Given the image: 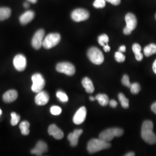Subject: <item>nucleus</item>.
Returning a JSON list of instances; mask_svg holds the SVG:
<instances>
[{
    "mask_svg": "<svg viewBox=\"0 0 156 156\" xmlns=\"http://www.w3.org/2000/svg\"><path fill=\"white\" fill-rule=\"evenodd\" d=\"M90 13L86 9L78 8L75 9L71 13V18L76 22H80L87 20L89 18Z\"/></svg>",
    "mask_w": 156,
    "mask_h": 156,
    "instance_id": "6e6552de",
    "label": "nucleus"
},
{
    "mask_svg": "<svg viewBox=\"0 0 156 156\" xmlns=\"http://www.w3.org/2000/svg\"><path fill=\"white\" fill-rule=\"evenodd\" d=\"M60 40L61 36L59 34H49L44 39L42 46L46 49H49L58 44Z\"/></svg>",
    "mask_w": 156,
    "mask_h": 156,
    "instance_id": "39448f33",
    "label": "nucleus"
},
{
    "mask_svg": "<svg viewBox=\"0 0 156 156\" xmlns=\"http://www.w3.org/2000/svg\"><path fill=\"white\" fill-rule=\"evenodd\" d=\"M95 100L98 101L101 106H106L109 102V97L104 94H98L95 97Z\"/></svg>",
    "mask_w": 156,
    "mask_h": 156,
    "instance_id": "4be33fe9",
    "label": "nucleus"
},
{
    "mask_svg": "<svg viewBox=\"0 0 156 156\" xmlns=\"http://www.w3.org/2000/svg\"><path fill=\"white\" fill-rule=\"evenodd\" d=\"M48 145L43 142V141H39L35 147L31 151V153L37 156H42L44 153L48 151Z\"/></svg>",
    "mask_w": 156,
    "mask_h": 156,
    "instance_id": "ddd939ff",
    "label": "nucleus"
},
{
    "mask_svg": "<svg viewBox=\"0 0 156 156\" xmlns=\"http://www.w3.org/2000/svg\"><path fill=\"white\" fill-rule=\"evenodd\" d=\"M35 16V13L32 11H27L25 12L20 16L19 18V21L23 25L28 24L31 22Z\"/></svg>",
    "mask_w": 156,
    "mask_h": 156,
    "instance_id": "a211bd4d",
    "label": "nucleus"
},
{
    "mask_svg": "<svg viewBox=\"0 0 156 156\" xmlns=\"http://www.w3.org/2000/svg\"><path fill=\"white\" fill-rule=\"evenodd\" d=\"M124 134L123 129L119 128H111L102 131L99 135V138L107 142L111 141L115 137L122 136Z\"/></svg>",
    "mask_w": 156,
    "mask_h": 156,
    "instance_id": "7ed1b4c3",
    "label": "nucleus"
},
{
    "mask_svg": "<svg viewBox=\"0 0 156 156\" xmlns=\"http://www.w3.org/2000/svg\"><path fill=\"white\" fill-rule=\"evenodd\" d=\"M28 2H30L31 3H33V4H35L38 0H27Z\"/></svg>",
    "mask_w": 156,
    "mask_h": 156,
    "instance_id": "37998d69",
    "label": "nucleus"
},
{
    "mask_svg": "<svg viewBox=\"0 0 156 156\" xmlns=\"http://www.w3.org/2000/svg\"><path fill=\"white\" fill-rule=\"evenodd\" d=\"M56 70L58 73H63L68 76H72L75 74L76 69L73 64L67 62H60L56 66Z\"/></svg>",
    "mask_w": 156,
    "mask_h": 156,
    "instance_id": "0eeeda50",
    "label": "nucleus"
},
{
    "mask_svg": "<svg viewBox=\"0 0 156 156\" xmlns=\"http://www.w3.org/2000/svg\"><path fill=\"white\" fill-rule=\"evenodd\" d=\"M132 49H133V50L135 56L138 55H140V53H141L140 51L142 50V48H141V46H140V44H136V43L134 44V45H133Z\"/></svg>",
    "mask_w": 156,
    "mask_h": 156,
    "instance_id": "473e14b6",
    "label": "nucleus"
},
{
    "mask_svg": "<svg viewBox=\"0 0 156 156\" xmlns=\"http://www.w3.org/2000/svg\"><path fill=\"white\" fill-rule=\"evenodd\" d=\"M18 97V93L15 90H10L3 95V101L6 103H11L16 100Z\"/></svg>",
    "mask_w": 156,
    "mask_h": 156,
    "instance_id": "f3484780",
    "label": "nucleus"
},
{
    "mask_svg": "<svg viewBox=\"0 0 156 156\" xmlns=\"http://www.w3.org/2000/svg\"><path fill=\"white\" fill-rule=\"evenodd\" d=\"M98 42L99 43V44L104 46L105 45L108 44L109 42V37L106 34H102L100 35L98 38Z\"/></svg>",
    "mask_w": 156,
    "mask_h": 156,
    "instance_id": "393cba45",
    "label": "nucleus"
},
{
    "mask_svg": "<svg viewBox=\"0 0 156 156\" xmlns=\"http://www.w3.org/2000/svg\"><path fill=\"white\" fill-rule=\"evenodd\" d=\"M95 100V98H94V97H92V96H91V97H90V100L91 101H94Z\"/></svg>",
    "mask_w": 156,
    "mask_h": 156,
    "instance_id": "a18cd8bd",
    "label": "nucleus"
},
{
    "mask_svg": "<svg viewBox=\"0 0 156 156\" xmlns=\"http://www.w3.org/2000/svg\"><path fill=\"white\" fill-rule=\"evenodd\" d=\"M125 156H135V153L133 152H129L127 153L126 154H125Z\"/></svg>",
    "mask_w": 156,
    "mask_h": 156,
    "instance_id": "79ce46f5",
    "label": "nucleus"
},
{
    "mask_svg": "<svg viewBox=\"0 0 156 156\" xmlns=\"http://www.w3.org/2000/svg\"><path fill=\"white\" fill-rule=\"evenodd\" d=\"M144 55L146 57H149L156 53V44H151L145 47L144 49Z\"/></svg>",
    "mask_w": 156,
    "mask_h": 156,
    "instance_id": "aec40b11",
    "label": "nucleus"
},
{
    "mask_svg": "<svg viewBox=\"0 0 156 156\" xmlns=\"http://www.w3.org/2000/svg\"><path fill=\"white\" fill-rule=\"evenodd\" d=\"M11 123L12 126H16L20 121V117L19 115H18L15 112H12L11 113Z\"/></svg>",
    "mask_w": 156,
    "mask_h": 156,
    "instance_id": "a878e982",
    "label": "nucleus"
},
{
    "mask_svg": "<svg viewBox=\"0 0 156 156\" xmlns=\"http://www.w3.org/2000/svg\"><path fill=\"white\" fill-rule=\"evenodd\" d=\"M87 57L90 62L95 65H100L104 61L102 52L96 47H92L87 51Z\"/></svg>",
    "mask_w": 156,
    "mask_h": 156,
    "instance_id": "20e7f679",
    "label": "nucleus"
},
{
    "mask_svg": "<svg viewBox=\"0 0 156 156\" xmlns=\"http://www.w3.org/2000/svg\"><path fill=\"white\" fill-rule=\"evenodd\" d=\"M104 50L105 52H108V51H109L110 50H111V48H110V46L109 45L106 44L105 46H104Z\"/></svg>",
    "mask_w": 156,
    "mask_h": 156,
    "instance_id": "58836bf2",
    "label": "nucleus"
},
{
    "mask_svg": "<svg viewBox=\"0 0 156 156\" xmlns=\"http://www.w3.org/2000/svg\"><path fill=\"white\" fill-rule=\"evenodd\" d=\"M48 133L52 135L56 140H62L64 137V133L55 124H51L48 128Z\"/></svg>",
    "mask_w": 156,
    "mask_h": 156,
    "instance_id": "dca6fc26",
    "label": "nucleus"
},
{
    "mask_svg": "<svg viewBox=\"0 0 156 156\" xmlns=\"http://www.w3.org/2000/svg\"><path fill=\"white\" fill-rule=\"evenodd\" d=\"M13 63L17 71H23L26 69L27 66L26 58L23 55H17L15 57Z\"/></svg>",
    "mask_w": 156,
    "mask_h": 156,
    "instance_id": "9d476101",
    "label": "nucleus"
},
{
    "mask_svg": "<svg viewBox=\"0 0 156 156\" xmlns=\"http://www.w3.org/2000/svg\"><path fill=\"white\" fill-rule=\"evenodd\" d=\"M126 50V46L124 45L121 46L119 48V51H120V52H125Z\"/></svg>",
    "mask_w": 156,
    "mask_h": 156,
    "instance_id": "ea45409f",
    "label": "nucleus"
},
{
    "mask_svg": "<svg viewBox=\"0 0 156 156\" xmlns=\"http://www.w3.org/2000/svg\"><path fill=\"white\" fill-rule=\"evenodd\" d=\"M87 111L84 106H82L78 109L73 117V122L75 124L79 125L83 123L86 119Z\"/></svg>",
    "mask_w": 156,
    "mask_h": 156,
    "instance_id": "9b49d317",
    "label": "nucleus"
},
{
    "mask_svg": "<svg viewBox=\"0 0 156 156\" xmlns=\"http://www.w3.org/2000/svg\"><path fill=\"white\" fill-rule=\"evenodd\" d=\"M105 1L111 3L113 5H118L121 2V0H105Z\"/></svg>",
    "mask_w": 156,
    "mask_h": 156,
    "instance_id": "72a5a7b5",
    "label": "nucleus"
},
{
    "mask_svg": "<svg viewBox=\"0 0 156 156\" xmlns=\"http://www.w3.org/2000/svg\"><path fill=\"white\" fill-rule=\"evenodd\" d=\"M151 109L153 112H154L155 114H156V102L152 104V105L151 106Z\"/></svg>",
    "mask_w": 156,
    "mask_h": 156,
    "instance_id": "4c0bfd02",
    "label": "nucleus"
},
{
    "mask_svg": "<svg viewBox=\"0 0 156 156\" xmlns=\"http://www.w3.org/2000/svg\"><path fill=\"white\" fill-rule=\"evenodd\" d=\"M118 98L123 108L127 109L129 107V101L126 96L123 93H119L118 95Z\"/></svg>",
    "mask_w": 156,
    "mask_h": 156,
    "instance_id": "b1692460",
    "label": "nucleus"
},
{
    "mask_svg": "<svg viewBox=\"0 0 156 156\" xmlns=\"http://www.w3.org/2000/svg\"><path fill=\"white\" fill-rule=\"evenodd\" d=\"M62 108L58 106H53L50 108V112L53 115L57 116L62 113Z\"/></svg>",
    "mask_w": 156,
    "mask_h": 156,
    "instance_id": "7c9ffc66",
    "label": "nucleus"
},
{
    "mask_svg": "<svg viewBox=\"0 0 156 156\" xmlns=\"http://www.w3.org/2000/svg\"><path fill=\"white\" fill-rule=\"evenodd\" d=\"M45 36V31L42 29L38 30L34 35L31 41V44L34 48L38 50L42 46Z\"/></svg>",
    "mask_w": 156,
    "mask_h": 156,
    "instance_id": "1a4fd4ad",
    "label": "nucleus"
},
{
    "mask_svg": "<svg viewBox=\"0 0 156 156\" xmlns=\"http://www.w3.org/2000/svg\"><path fill=\"white\" fill-rule=\"evenodd\" d=\"M11 15V10L9 8H0V21L8 19Z\"/></svg>",
    "mask_w": 156,
    "mask_h": 156,
    "instance_id": "412c9836",
    "label": "nucleus"
},
{
    "mask_svg": "<svg viewBox=\"0 0 156 156\" xmlns=\"http://www.w3.org/2000/svg\"><path fill=\"white\" fill-rule=\"evenodd\" d=\"M31 79L33 81L32 91L36 93L42 91L45 86V80L43 76L40 73H35L32 76Z\"/></svg>",
    "mask_w": 156,
    "mask_h": 156,
    "instance_id": "423d86ee",
    "label": "nucleus"
},
{
    "mask_svg": "<svg viewBox=\"0 0 156 156\" xmlns=\"http://www.w3.org/2000/svg\"><path fill=\"white\" fill-rule=\"evenodd\" d=\"M110 106H111L112 108H116L117 105V102L115 100H112L109 101V102Z\"/></svg>",
    "mask_w": 156,
    "mask_h": 156,
    "instance_id": "f704fd0d",
    "label": "nucleus"
},
{
    "mask_svg": "<svg viewBox=\"0 0 156 156\" xmlns=\"http://www.w3.org/2000/svg\"><path fill=\"white\" fill-rule=\"evenodd\" d=\"M57 98L62 102H66L68 101V97L67 94L62 91H58L56 93Z\"/></svg>",
    "mask_w": 156,
    "mask_h": 156,
    "instance_id": "bb28decb",
    "label": "nucleus"
},
{
    "mask_svg": "<svg viewBox=\"0 0 156 156\" xmlns=\"http://www.w3.org/2000/svg\"><path fill=\"white\" fill-rule=\"evenodd\" d=\"M82 84L84 88L86 90V91L87 93L91 94L94 91V87L92 81L91 79L87 77L83 78L82 81Z\"/></svg>",
    "mask_w": 156,
    "mask_h": 156,
    "instance_id": "6ab92c4d",
    "label": "nucleus"
},
{
    "mask_svg": "<svg viewBox=\"0 0 156 156\" xmlns=\"http://www.w3.org/2000/svg\"><path fill=\"white\" fill-rule=\"evenodd\" d=\"M153 123L151 120H146L142 126L141 136L143 140L148 144H156V134L153 133Z\"/></svg>",
    "mask_w": 156,
    "mask_h": 156,
    "instance_id": "f257e3e1",
    "label": "nucleus"
},
{
    "mask_svg": "<svg viewBox=\"0 0 156 156\" xmlns=\"http://www.w3.org/2000/svg\"><path fill=\"white\" fill-rule=\"evenodd\" d=\"M153 72L156 74V60L153 64Z\"/></svg>",
    "mask_w": 156,
    "mask_h": 156,
    "instance_id": "a19ab883",
    "label": "nucleus"
},
{
    "mask_svg": "<svg viewBox=\"0 0 156 156\" xmlns=\"http://www.w3.org/2000/svg\"><path fill=\"white\" fill-rule=\"evenodd\" d=\"M24 7L25 8H27L29 7V4H28L27 2L24 3Z\"/></svg>",
    "mask_w": 156,
    "mask_h": 156,
    "instance_id": "c03bdc74",
    "label": "nucleus"
},
{
    "mask_svg": "<svg viewBox=\"0 0 156 156\" xmlns=\"http://www.w3.org/2000/svg\"><path fill=\"white\" fill-rule=\"evenodd\" d=\"M19 127L21 130V133L23 135H27L30 133V123L27 121H23L20 124Z\"/></svg>",
    "mask_w": 156,
    "mask_h": 156,
    "instance_id": "5701e85b",
    "label": "nucleus"
},
{
    "mask_svg": "<svg viewBox=\"0 0 156 156\" xmlns=\"http://www.w3.org/2000/svg\"><path fill=\"white\" fill-rule=\"evenodd\" d=\"M155 17H156V16H155Z\"/></svg>",
    "mask_w": 156,
    "mask_h": 156,
    "instance_id": "de8ad7c7",
    "label": "nucleus"
},
{
    "mask_svg": "<svg viewBox=\"0 0 156 156\" xmlns=\"http://www.w3.org/2000/svg\"><path fill=\"white\" fill-rule=\"evenodd\" d=\"M135 58H136V60L140 62V61L142 60V59L144 58V55H143L142 53H140V55H138L135 56Z\"/></svg>",
    "mask_w": 156,
    "mask_h": 156,
    "instance_id": "c9c22d12",
    "label": "nucleus"
},
{
    "mask_svg": "<svg viewBox=\"0 0 156 156\" xmlns=\"http://www.w3.org/2000/svg\"><path fill=\"white\" fill-rule=\"evenodd\" d=\"M130 90H131V92L132 93V94H137L138 93H140V84L137 83L131 84V85L130 86Z\"/></svg>",
    "mask_w": 156,
    "mask_h": 156,
    "instance_id": "cd10ccee",
    "label": "nucleus"
},
{
    "mask_svg": "<svg viewBox=\"0 0 156 156\" xmlns=\"http://www.w3.org/2000/svg\"><path fill=\"white\" fill-rule=\"evenodd\" d=\"M83 133V130L80 129H75L73 131V132L72 133L68 135V140L70 142L71 146L73 147H75L78 144V141H79V138L80 136Z\"/></svg>",
    "mask_w": 156,
    "mask_h": 156,
    "instance_id": "2eb2a0df",
    "label": "nucleus"
},
{
    "mask_svg": "<svg viewBox=\"0 0 156 156\" xmlns=\"http://www.w3.org/2000/svg\"><path fill=\"white\" fill-rule=\"evenodd\" d=\"M111 147V144L104 140L98 139H92L90 140L87 144V151L90 153H94L109 149Z\"/></svg>",
    "mask_w": 156,
    "mask_h": 156,
    "instance_id": "f03ea898",
    "label": "nucleus"
},
{
    "mask_svg": "<svg viewBox=\"0 0 156 156\" xmlns=\"http://www.w3.org/2000/svg\"><path fill=\"white\" fill-rule=\"evenodd\" d=\"M122 83L124 86H127V87H128L129 88H130V86H131V84L130 83L129 78L128 77L127 75H124L123 76L122 79Z\"/></svg>",
    "mask_w": 156,
    "mask_h": 156,
    "instance_id": "2f4dec72",
    "label": "nucleus"
},
{
    "mask_svg": "<svg viewBox=\"0 0 156 156\" xmlns=\"http://www.w3.org/2000/svg\"><path fill=\"white\" fill-rule=\"evenodd\" d=\"M123 33H124L125 35H129V34H131L132 31H130L128 28L125 27V28H124V30H123Z\"/></svg>",
    "mask_w": 156,
    "mask_h": 156,
    "instance_id": "e433bc0d",
    "label": "nucleus"
},
{
    "mask_svg": "<svg viewBox=\"0 0 156 156\" xmlns=\"http://www.w3.org/2000/svg\"><path fill=\"white\" fill-rule=\"evenodd\" d=\"M105 0H95L93 3V6L95 8H103L105 6Z\"/></svg>",
    "mask_w": 156,
    "mask_h": 156,
    "instance_id": "c85d7f7f",
    "label": "nucleus"
},
{
    "mask_svg": "<svg viewBox=\"0 0 156 156\" xmlns=\"http://www.w3.org/2000/svg\"><path fill=\"white\" fill-rule=\"evenodd\" d=\"M125 20L126 22V28L130 31H134L137 26L136 17L132 13H128L125 16Z\"/></svg>",
    "mask_w": 156,
    "mask_h": 156,
    "instance_id": "f8f14e48",
    "label": "nucleus"
},
{
    "mask_svg": "<svg viewBox=\"0 0 156 156\" xmlns=\"http://www.w3.org/2000/svg\"><path fill=\"white\" fill-rule=\"evenodd\" d=\"M1 114H2V111H1V109H0V116H1Z\"/></svg>",
    "mask_w": 156,
    "mask_h": 156,
    "instance_id": "49530a36",
    "label": "nucleus"
},
{
    "mask_svg": "<svg viewBox=\"0 0 156 156\" xmlns=\"http://www.w3.org/2000/svg\"><path fill=\"white\" fill-rule=\"evenodd\" d=\"M115 60L119 62H123L126 60L125 56L123 55L122 52H120L119 51L115 53Z\"/></svg>",
    "mask_w": 156,
    "mask_h": 156,
    "instance_id": "c756f323",
    "label": "nucleus"
},
{
    "mask_svg": "<svg viewBox=\"0 0 156 156\" xmlns=\"http://www.w3.org/2000/svg\"><path fill=\"white\" fill-rule=\"evenodd\" d=\"M49 100V94L44 91H41L35 96V102L38 105H45Z\"/></svg>",
    "mask_w": 156,
    "mask_h": 156,
    "instance_id": "4468645a",
    "label": "nucleus"
}]
</instances>
